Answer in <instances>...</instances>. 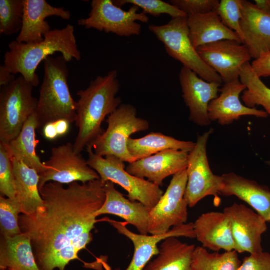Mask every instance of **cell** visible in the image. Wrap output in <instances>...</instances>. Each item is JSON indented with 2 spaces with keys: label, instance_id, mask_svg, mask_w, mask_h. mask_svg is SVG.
<instances>
[{
  "label": "cell",
  "instance_id": "obj_3",
  "mask_svg": "<svg viewBox=\"0 0 270 270\" xmlns=\"http://www.w3.org/2000/svg\"><path fill=\"white\" fill-rule=\"evenodd\" d=\"M8 48L4 54V65L13 74H20L34 87L40 83L36 74L39 64L54 53H61L68 62L81 59L74 28L70 24L51 30L40 42L26 44L15 40L9 44Z\"/></svg>",
  "mask_w": 270,
  "mask_h": 270
},
{
  "label": "cell",
  "instance_id": "obj_25",
  "mask_svg": "<svg viewBox=\"0 0 270 270\" xmlns=\"http://www.w3.org/2000/svg\"><path fill=\"white\" fill-rule=\"evenodd\" d=\"M16 198L22 214L30 215L44 204L39 190L40 174L20 160L12 156Z\"/></svg>",
  "mask_w": 270,
  "mask_h": 270
},
{
  "label": "cell",
  "instance_id": "obj_24",
  "mask_svg": "<svg viewBox=\"0 0 270 270\" xmlns=\"http://www.w3.org/2000/svg\"><path fill=\"white\" fill-rule=\"evenodd\" d=\"M190 36L194 46L198 48L223 40L242 42L238 35L226 27L216 10L188 16Z\"/></svg>",
  "mask_w": 270,
  "mask_h": 270
},
{
  "label": "cell",
  "instance_id": "obj_36",
  "mask_svg": "<svg viewBox=\"0 0 270 270\" xmlns=\"http://www.w3.org/2000/svg\"><path fill=\"white\" fill-rule=\"evenodd\" d=\"M244 0H222L216 10L222 23L242 40L240 28Z\"/></svg>",
  "mask_w": 270,
  "mask_h": 270
},
{
  "label": "cell",
  "instance_id": "obj_43",
  "mask_svg": "<svg viewBox=\"0 0 270 270\" xmlns=\"http://www.w3.org/2000/svg\"><path fill=\"white\" fill-rule=\"evenodd\" d=\"M254 4L262 12L270 15V0H255Z\"/></svg>",
  "mask_w": 270,
  "mask_h": 270
},
{
  "label": "cell",
  "instance_id": "obj_34",
  "mask_svg": "<svg viewBox=\"0 0 270 270\" xmlns=\"http://www.w3.org/2000/svg\"><path fill=\"white\" fill-rule=\"evenodd\" d=\"M0 192L1 195L16 198L12 155L8 144L0 142Z\"/></svg>",
  "mask_w": 270,
  "mask_h": 270
},
{
  "label": "cell",
  "instance_id": "obj_16",
  "mask_svg": "<svg viewBox=\"0 0 270 270\" xmlns=\"http://www.w3.org/2000/svg\"><path fill=\"white\" fill-rule=\"evenodd\" d=\"M184 100L189 109L190 120L200 126H209L208 108L216 98L221 84L206 82L192 70L182 67L179 74Z\"/></svg>",
  "mask_w": 270,
  "mask_h": 270
},
{
  "label": "cell",
  "instance_id": "obj_38",
  "mask_svg": "<svg viewBox=\"0 0 270 270\" xmlns=\"http://www.w3.org/2000/svg\"><path fill=\"white\" fill-rule=\"evenodd\" d=\"M238 270H270V254L262 252L245 258Z\"/></svg>",
  "mask_w": 270,
  "mask_h": 270
},
{
  "label": "cell",
  "instance_id": "obj_5",
  "mask_svg": "<svg viewBox=\"0 0 270 270\" xmlns=\"http://www.w3.org/2000/svg\"><path fill=\"white\" fill-rule=\"evenodd\" d=\"M106 122V130L88 146L98 156H114L128 164L136 161L128 151V140L132 134L148 130V121L137 116L132 105L121 104Z\"/></svg>",
  "mask_w": 270,
  "mask_h": 270
},
{
  "label": "cell",
  "instance_id": "obj_39",
  "mask_svg": "<svg viewBox=\"0 0 270 270\" xmlns=\"http://www.w3.org/2000/svg\"><path fill=\"white\" fill-rule=\"evenodd\" d=\"M250 65L259 78L270 77V50L254 60Z\"/></svg>",
  "mask_w": 270,
  "mask_h": 270
},
{
  "label": "cell",
  "instance_id": "obj_35",
  "mask_svg": "<svg viewBox=\"0 0 270 270\" xmlns=\"http://www.w3.org/2000/svg\"><path fill=\"white\" fill-rule=\"evenodd\" d=\"M116 6L121 8L126 4H130L142 8L143 12L154 16L166 14L172 18L188 16L184 12L174 6L160 0H112Z\"/></svg>",
  "mask_w": 270,
  "mask_h": 270
},
{
  "label": "cell",
  "instance_id": "obj_7",
  "mask_svg": "<svg viewBox=\"0 0 270 270\" xmlns=\"http://www.w3.org/2000/svg\"><path fill=\"white\" fill-rule=\"evenodd\" d=\"M86 149L88 165L104 184L111 182L120 186L128 192L130 200L138 202L150 209L159 202L164 194L160 186L130 174L126 170L124 162L116 156L102 157L96 154L90 146Z\"/></svg>",
  "mask_w": 270,
  "mask_h": 270
},
{
  "label": "cell",
  "instance_id": "obj_2",
  "mask_svg": "<svg viewBox=\"0 0 270 270\" xmlns=\"http://www.w3.org/2000/svg\"><path fill=\"white\" fill-rule=\"evenodd\" d=\"M120 88L117 71L112 70L97 76L86 89L77 92L80 98L75 123L78 134L73 144L76 153L80 154L102 133L101 126L106 116L121 104L120 98L116 96Z\"/></svg>",
  "mask_w": 270,
  "mask_h": 270
},
{
  "label": "cell",
  "instance_id": "obj_14",
  "mask_svg": "<svg viewBox=\"0 0 270 270\" xmlns=\"http://www.w3.org/2000/svg\"><path fill=\"white\" fill-rule=\"evenodd\" d=\"M241 44L223 40L200 46L196 50L202 60L226 83L240 79L242 68L252 58L246 48Z\"/></svg>",
  "mask_w": 270,
  "mask_h": 270
},
{
  "label": "cell",
  "instance_id": "obj_17",
  "mask_svg": "<svg viewBox=\"0 0 270 270\" xmlns=\"http://www.w3.org/2000/svg\"><path fill=\"white\" fill-rule=\"evenodd\" d=\"M189 152L175 150H166L128 164L126 170L130 174L159 186L170 176L186 169Z\"/></svg>",
  "mask_w": 270,
  "mask_h": 270
},
{
  "label": "cell",
  "instance_id": "obj_8",
  "mask_svg": "<svg viewBox=\"0 0 270 270\" xmlns=\"http://www.w3.org/2000/svg\"><path fill=\"white\" fill-rule=\"evenodd\" d=\"M33 88L21 76L1 87L0 142L8 144L14 140L29 118L36 114L38 100L32 96Z\"/></svg>",
  "mask_w": 270,
  "mask_h": 270
},
{
  "label": "cell",
  "instance_id": "obj_19",
  "mask_svg": "<svg viewBox=\"0 0 270 270\" xmlns=\"http://www.w3.org/2000/svg\"><path fill=\"white\" fill-rule=\"evenodd\" d=\"M51 16L69 20L70 12L62 8L50 4L45 0H24L22 25L16 40L22 43H36L42 41L50 26L46 19Z\"/></svg>",
  "mask_w": 270,
  "mask_h": 270
},
{
  "label": "cell",
  "instance_id": "obj_29",
  "mask_svg": "<svg viewBox=\"0 0 270 270\" xmlns=\"http://www.w3.org/2000/svg\"><path fill=\"white\" fill-rule=\"evenodd\" d=\"M38 128V126L34 114L26 122L18 136L8 144L14 157L20 160L40 174L47 170V167L36 153V146L38 143L36 133Z\"/></svg>",
  "mask_w": 270,
  "mask_h": 270
},
{
  "label": "cell",
  "instance_id": "obj_21",
  "mask_svg": "<svg viewBox=\"0 0 270 270\" xmlns=\"http://www.w3.org/2000/svg\"><path fill=\"white\" fill-rule=\"evenodd\" d=\"M104 190L106 200L96 212V216L106 214L118 216L128 224L134 226L140 234L148 235L151 209L138 202L126 198L116 190L114 184L111 182L104 184Z\"/></svg>",
  "mask_w": 270,
  "mask_h": 270
},
{
  "label": "cell",
  "instance_id": "obj_40",
  "mask_svg": "<svg viewBox=\"0 0 270 270\" xmlns=\"http://www.w3.org/2000/svg\"><path fill=\"white\" fill-rule=\"evenodd\" d=\"M16 78L15 75L13 74L4 65L0 66V88L10 84Z\"/></svg>",
  "mask_w": 270,
  "mask_h": 270
},
{
  "label": "cell",
  "instance_id": "obj_46",
  "mask_svg": "<svg viewBox=\"0 0 270 270\" xmlns=\"http://www.w3.org/2000/svg\"></svg>",
  "mask_w": 270,
  "mask_h": 270
},
{
  "label": "cell",
  "instance_id": "obj_42",
  "mask_svg": "<svg viewBox=\"0 0 270 270\" xmlns=\"http://www.w3.org/2000/svg\"><path fill=\"white\" fill-rule=\"evenodd\" d=\"M58 134L59 136L66 134L70 129V123L64 120H60L54 122Z\"/></svg>",
  "mask_w": 270,
  "mask_h": 270
},
{
  "label": "cell",
  "instance_id": "obj_18",
  "mask_svg": "<svg viewBox=\"0 0 270 270\" xmlns=\"http://www.w3.org/2000/svg\"><path fill=\"white\" fill-rule=\"evenodd\" d=\"M246 88L240 79L224 83L220 94L210 104L208 117L212 122L217 121L222 126L228 125L242 116L266 118L268 114L256 108H250L242 104L240 95Z\"/></svg>",
  "mask_w": 270,
  "mask_h": 270
},
{
  "label": "cell",
  "instance_id": "obj_37",
  "mask_svg": "<svg viewBox=\"0 0 270 270\" xmlns=\"http://www.w3.org/2000/svg\"><path fill=\"white\" fill-rule=\"evenodd\" d=\"M218 0H172L174 6L184 12L188 16L204 14L216 10Z\"/></svg>",
  "mask_w": 270,
  "mask_h": 270
},
{
  "label": "cell",
  "instance_id": "obj_45",
  "mask_svg": "<svg viewBox=\"0 0 270 270\" xmlns=\"http://www.w3.org/2000/svg\"><path fill=\"white\" fill-rule=\"evenodd\" d=\"M268 165L270 166V161H268Z\"/></svg>",
  "mask_w": 270,
  "mask_h": 270
},
{
  "label": "cell",
  "instance_id": "obj_32",
  "mask_svg": "<svg viewBox=\"0 0 270 270\" xmlns=\"http://www.w3.org/2000/svg\"><path fill=\"white\" fill-rule=\"evenodd\" d=\"M24 0H0V33L12 36L22 25Z\"/></svg>",
  "mask_w": 270,
  "mask_h": 270
},
{
  "label": "cell",
  "instance_id": "obj_10",
  "mask_svg": "<svg viewBox=\"0 0 270 270\" xmlns=\"http://www.w3.org/2000/svg\"><path fill=\"white\" fill-rule=\"evenodd\" d=\"M214 130L198 136L195 146L189 152L186 168L188 182L184 194L188 207H194L204 198L217 197L222 186L221 176L212 171L207 156V144Z\"/></svg>",
  "mask_w": 270,
  "mask_h": 270
},
{
  "label": "cell",
  "instance_id": "obj_11",
  "mask_svg": "<svg viewBox=\"0 0 270 270\" xmlns=\"http://www.w3.org/2000/svg\"><path fill=\"white\" fill-rule=\"evenodd\" d=\"M187 182L186 169L173 176L166 192L150 210L149 234H165L174 227L186 224L188 206L184 194Z\"/></svg>",
  "mask_w": 270,
  "mask_h": 270
},
{
  "label": "cell",
  "instance_id": "obj_33",
  "mask_svg": "<svg viewBox=\"0 0 270 270\" xmlns=\"http://www.w3.org/2000/svg\"><path fill=\"white\" fill-rule=\"evenodd\" d=\"M22 213L18 200L0 196V226L2 238H8L22 233L19 224Z\"/></svg>",
  "mask_w": 270,
  "mask_h": 270
},
{
  "label": "cell",
  "instance_id": "obj_9",
  "mask_svg": "<svg viewBox=\"0 0 270 270\" xmlns=\"http://www.w3.org/2000/svg\"><path fill=\"white\" fill-rule=\"evenodd\" d=\"M139 9L132 5L125 10L112 0H92L88 16L79 19L78 23L87 29L94 28L120 36H138L142 26L137 22L147 23L149 20L146 14L138 12Z\"/></svg>",
  "mask_w": 270,
  "mask_h": 270
},
{
  "label": "cell",
  "instance_id": "obj_41",
  "mask_svg": "<svg viewBox=\"0 0 270 270\" xmlns=\"http://www.w3.org/2000/svg\"><path fill=\"white\" fill-rule=\"evenodd\" d=\"M42 130L43 134L47 140H54L58 137L54 122L46 124Z\"/></svg>",
  "mask_w": 270,
  "mask_h": 270
},
{
  "label": "cell",
  "instance_id": "obj_15",
  "mask_svg": "<svg viewBox=\"0 0 270 270\" xmlns=\"http://www.w3.org/2000/svg\"><path fill=\"white\" fill-rule=\"evenodd\" d=\"M118 232L128 238L134 247L132 258L125 270H144L154 256L159 253L158 244L170 237L196 238L194 223H186L172 228L168 232L160 235H144L134 233L127 227L126 222H120L106 218ZM116 270H120L119 268Z\"/></svg>",
  "mask_w": 270,
  "mask_h": 270
},
{
  "label": "cell",
  "instance_id": "obj_20",
  "mask_svg": "<svg viewBox=\"0 0 270 270\" xmlns=\"http://www.w3.org/2000/svg\"><path fill=\"white\" fill-rule=\"evenodd\" d=\"M240 28L242 44L252 58L256 60L270 50V15L246 0L242 2Z\"/></svg>",
  "mask_w": 270,
  "mask_h": 270
},
{
  "label": "cell",
  "instance_id": "obj_4",
  "mask_svg": "<svg viewBox=\"0 0 270 270\" xmlns=\"http://www.w3.org/2000/svg\"><path fill=\"white\" fill-rule=\"evenodd\" d=\"M67 63L62 56L44 61V76L36 112L38 128L60 120L76 122L77 102L68 88Z\"/></svg>",
  "mask_w": 270,
  "mask_h": 270
},
{
  "label": "cell",
  "instance_id": "obj_44",
  "mask_svg": "<svg viewBox=\"0 0 270 270\" xmlns=\"http://www.w3.org/2000/svg\"><path fill=\"white\" fill-rule=\"evenodd\" d=\"M267 222H270V216H268V220H267Z\"/></svg>",
  "mask_w": 270,
  "mask_h": 270
},
{
  "label": "cell",
  "instance_id": "obj_6",
  "mask_svg": "<svg viewBox=\"0 0 270 270\" xmlns=\"http://www.w3.org/2000/svg\"><path fill=\"white\" fill-rule=\"evenodd\" d=\"M149 30L164 45L168 54L208 82H222L220 75L206 64L194 46L190 36L188 16L172 18L166 24H150Z\"/></svg>",
  "mask_w": 270,
  "mask_h": 270
},
{
  "label": "cell",
  "instance_id": "obj_31",
  "mask_svg": "<svg viewBox=\"0 0 270 270\" xmlns=\"http://www.w3.org/2000/svg\"><path fill=\"white\" fill-rule=\"evenodd\" d=\"M241 264L236 250L210 253L202 246H196L192 258L193 270H238Z\"/></svg>",
  "mask_w": 270,
  "mask_h": 270
},
{
  "label": "cell",
  "instance_id": "obj_23",
  "mask_svg": "<svg viewBox=\"0 0 270 270\" xmlns=\"http://www.w3.org/2000/svg\"><path fill=\"white\" fill-rule=\"evenodd\" d=\"M221 176V194L236 196L249 204L267 222L270 215V189L268 187L232 172Z\"/></svg>",
  "mask_w": 270,
  "mask_h": 270
},
{
  "label": "cell",
  "instance_id": "obj_28",
  "mask_svg": "<svg viewBox=\"0 0 270 270\" xmlns=\"http://www.w3.org/2000/svg\"><path fill=\"white\" fill-rule=\"evenodd\" d=\"M196 142L178 140L160 132H151L139 138H130L128 147L131 156L136 160L160 152L175 150L190 152Z\"/></svg>",
  "mask_w": 270,
  "mask_h": 270
},
{
  "label": "cell",
  "instance_id": "obj_30",
  "mask_svg": "<svg viewBox=\"0 0 270 270\" xmlns=\"http://www.w3.org/2000/svg\"><path fill=\"white\" fill-rule=\"evenodd\" d=\"M240 80L246 87L241 96L244 104L250 108L262 106L270 116V88L254 72L250 62L242 68Z\"/></svg>",
  "mask_w": 270,
  "mask_h": 270
},
{
  "label": "cell",
  "instance_id": "obj_27",
  "mask_svg": "<svg viewBox=\"0 0 270 270\" xmlns=\"http://www.w3.org/2000/svg\"><path fill=\"white\" fill-rule=\"evenodd\" d=\"M195 248L178 238H168L161 242L158 254L144 270H193L192 258Z\"/></svg>",
  "mask_w": 270,
  "mask_h": 270
},
{
  "label": "cell",
  "instance_id": "obj_26",
  "mask_svg": "<svg viewBox=\"0 0 270 270\" xmlns=\"http://www.w3.org/2000/svg\"><path fill=\"white\" fill-rule=\"evenodd\" d=\"M0 270H40L36 261L31 240L22 232L8 238H2L0 248Z\"/></svg>",
  "mask_w": 270,
  "mask_h": 270
},
{
  "label": "cell",
  "instance_id": "obj_1",
  "mask_svg": "<svg viewBox=\"0 0 270 270\" xmlns=\"http://www.w3.org/2000/svg\"><path fill=\"white\" fill-rule=\"evenodd\" d=\"M40 192L43 206L20 216V228L31 240L40 270H64L92 240L96 214L106 200L104 184L100 178L64 188L50 182Z\"/></svg>",
  "mask_w": 270,
  "mask_h": 270
},
{
  "label": "cell",
  "instance_id": "obj_22",
  "mask_svg": "<svg viewBox=\"0 0 270 270\" xmlns=\"http://www.w3.org/2000/svg\"><path fill=\"white\" fill-rule=\"evenodd\" d=\"M194 228L196 238L204 248L216 252L235 250L230 222L224 212L202 214L194 223Z\"/></svg>",
  "mask_w": 270,
  "mask_h": 270
},
{
  "label": "cell",
  "instance_id": "obj_12",
  "mask_svg": "<svg viewBox=\"0 0 270 270\" xmlns=\"http://www.w3.org/2000/svg\"><path fill=\"white\" fill-rule=\"evenodd\" d=\"M47 170L40 174L39 190L48 182L61 184L86 183L100 179L98 174L80 154L76 153L70 142L54 147L49 160L43 162Z\"/></svg>",
  "mask_w": 270,
  "mask_h": 270
},
{
  "label": "cell",
  "instance_id": "obj_13",
  "mask_svg": "<svg viewBox=\"0 0 270 270\" xmlns=\"http://www.w3.org/2000/svg\"><path fill=\"white\" fill-rule=\"evenodd\" d=\"M223 212L230 222L236 252L255 254L263 252L262 236L268 227L262 216L238 203L226 207Z\"/></svg>",
  "mask_w": 270,
  "mask_h": 270
}]
</instances>
